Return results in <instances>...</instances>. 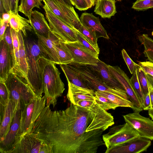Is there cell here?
I'll return each mask as SVG.
<instances>
[{
	"instance_id": "obj_38",
	"label": "cell",
	"mask_w": 153,
	"mask_h": 153,
	"mask_svg": "<svg viewBox=\"0 0 153 153\" xmlns=\"http://www.w3.org/2000/svg\"><path fill=\"white\" fill-rule=\"evenodd\" d=\"M153 8V0H137L132 8L138 11L145 10Z\"/></svg>"
},
{
	"instance_id": "obj_19",
	"label": "cell",
	"mask_w": 153,
	"mask_h": 153,
	"mask_svg": "<svg viewBox=\"0 0 153 153\" xmlns=\"http://www.w3.org/2000/svg\"><path fill=\"white\" fill-rule=\"evenodd\" d=\"M68 82V90L67 97L71 103L76 105L77 102L81 100H95V93L93 90L79 87L69 82Z\"/></svg>"
},
{
	"instance_id": "obj_56",
	"label": "cell",
	"mask_w": 153,
	"mask_h": 153,
	"mask_svg": "<svg viewBox=\"0 0 153 153\" xmlns=\"http://www.w3.org/2000/svg\"><path fill=\"white\" fill-rule=\"evenodd\" d=\"M42 0H41V1H42Z\"/></svg>"
},
{
	"instance_id": "obj_43",
	"label": "cell",
	"mask_w": 153,
	"mask_h": 153,
	"mask_svg": "<svg viewBox=\"0 0 153 153\" xmlns=\"http://www.w3.org/2000/svg\"><path fill=\"white\" fill-rule=\"evenodd\" d=\"M0 22V41H1L3 39L4 33L9 24V23L5 22L1 18Z\"/></svg>"
},
{
	"instance_id": "obj_18",
	"label": "cell",
	"mask_w": 153,
	"mask_h": 153,
	"mask_svg": "<svg viewBox=\"0 0 153 153\" xmlns=\"http://www.w3.org/2000/svg\"><path fill=\"white\" fill-rule=\"evenodd\" d=\"M13 68L12 58L7 44L0 41V81L5 82Z\"/></svg>"
},
{
	"instance_id": "obj_53",
	"label": "cell",
	"mask_w": 153,
	"mask_h": 153,
	"mask_svg": "<svg viewBox=\"0 0 153 153\" xmlns=\"http://www.w3.org/2000/svg\"><path fill=\"white\" fill-rule=\"evenodd\" d=\"M70 1L72 4V5L73 6L75 5V0H70Z\"/></svg>"
},
{
	"instance_id": "obj_2",
	"label": "cell",
	"mask_w": 153,
	"mask_h": 153,
	"mask_svg": "<svg viewBox=\"0 0 153 153\" xmlns=\"http://www.w3.org/2000/svg\"><path fill=\"white\" fill-rule=\"evenodd\" d=\"M39 60L46 106L52 105L54 107L57 98L62 96L65 90V85L56 64L43 56L40 57Z\"/></svg>"
},
{
	"instance_id": "obj_3",
	"label": "cell",
	"mask_w": 153,
	"mask_h": 153,
	"mask_svg": "<svg viewBox=\"0 0 153 153\" xmlns=\"http://www.w3.org/2000/svg\"><path fill=\"white\" fill-rule=\"evenodd\" d=\"M25 43L28 67V84L36 98L42 97L44 91L39 58L42 56H45L40 51L37 43L26 40Z\"/></svg>"
},
{
	"instance_id": "obj_23",
	"label": "cell",
	"mask_w": 153,
	"mask_h": 153,
	"mask_svg": "<svg viewBox=\"0 0 153 153\" xmlns=\"http://www.w3.org/2000/svg\"><path fill=\"white\" fill-rule=\"evenodd\" d=\"M18 34L19 42V74L18 75L22 77L28 84L27 78L28 67L25 41L22 34V31L21 30L19 31L18 32Z\"/></svg>"
},
{
	"instance_id": "obj_28",
	"label": "cell",
	"mask_w": 153,
	"mask_h": 153,
	"mask_svg": "<svg viewBox=\"0 0 153 153\" xmlns=\"http://www.w3.org/2000/svg\"><path fill=\"white\" fill-rule=\"evenodd\" d=\"M97 94L105 97L111 101L117 107H124L134 109V105L129 99L115 95L112 93L104 91H95Z\"/></svg>"
},
{
	"instance_id": "obj_22",
	"label": "cell",
	"mask_w": 153,
	"mask_h": 153,
	"mask_svg": "<svg viewBox=\"0 0 153 153\" xmlns=\"http://www.w3.org/2000/svg\"><path fill=\"white\" fill-rule=\"evenodd\" d=\"M115 0H96L94 12L101 18L110 19L117 13Z\"/></svg>"
},
{
	"instance_id": "obj_49",
	"label": "cell",
	"mask_w": 153,
	"mask_h": 153,
	"mask_svg": "<svg viewBox=\"0 0 153 153\" xmlns=\"http://www.w3.org/2000/svg\"><path fill=\"white\" fill-rule=\"evenodd\" d=\"M148 81L153 87V76L148 74L146 73Z\"/></svg>"
},
{
	"instance_id": "obj_6",
	"label": "cell",
	"mask_w": 153,
	"mask_h": 153,
	"mask_svg": "<svg viewBox=\"0 0 153 153\" xmlns=\"http://www.w3.org/2000/svg\"><path fill=\"white\" fill-rule=\"evenodd\" d=\"M45 97L36 98L25 106L21 111L20 135L22 137L31 132L33 126L40 114L46 106Z\"/></svg>"
},
{
	"instance_id": "obj_45",
	"label": "cell",
	"mask_w": 153,
	"mask_h": 153,
	"mask_svg": "<svg viewBox=\"0 0 153 153\" xmlns=\"http://www.w3.org/2000/svg\"><path fill=\"white\" fill-rule=\"evenodd\" d=\"M3 5L5 11L7 13L10 12L11 4L10 0H1Z\"/></svg>"
},
{
	"instance_id": "obj_1",
	"label": "cell",
	"mask_w": 153,
	"mask_h": 153,
	"mask_svg": "<svg viewBox=\"0 0 153 153\" xmlns=\"http://www.w3.org/2000/svg\"><path fill=\"white\" fill-rule=\"evenodd\" d=\"M111 126L88 108L71 103L62 110L52 111L46 106L30 132L52 153H96L105 145L103 132Z\"/></svg>"
},
{
	"instance_id": "obj_9",
	"label": "cell",
	"mask_w": 153,
	"mask_h": 153,
	"mask_svg": "<svg viewBox=\"0 0 153 153\" xmlns=\"http://www.w3.org/2000/svg\"><path fill=\"white\" fill-rule=\"evenodd\" d=\"M43 6L46 18L51 31L65 42H77L76 32L73 29L56 17L45 3Z\"/></svg>"
},
{
	"instance_id": "obj_55",
	"label": "cell",
	"mask_w": 153,
	"mask_h": 153,
	"mask_svg": "<svg viewBox=\"0 0 153 153\" xmlns=\"http://www.w3.org/2000/svg\"><path fill=\"white\" fill-rule=\"evenodd\" d=\"M152 35L153 36V31L152 32Z\"/></svg>"
},
{
	"instance_id": "obj_10",
	"label": "cell",
	"mask_w": 153,
	"mask_h": 153,
	"mask_svg": "<svg viewBox=\"0 0 153 153\" xmlns=\"http://www.w3.org/2000/svg\"><path fill=\"white\" fill-rule=\"evenodd\" d=\"M11 153H52V152L50 146L30 132L21 137Z\"/></svg>"
},
{
	"instance_id": "obj_30",
	"label": "cell",
	"mask_w": 153,
	"mask_h": 153,
	"mask_svg": "<svg viewBox=\"0 0 153 153\" xmlns=\"http://www.w3.org/2000/svg\"><path fill=\"white\" fill-rule=\"evenodd\" d=\"M10 99V94L5 82L0 81V120Z\"/></svg>"
},
{
	"instance_id": "obj_29",
	"label": "cell",
	"mask_w": 153,
	"mask_h": 153,
	"mask_svg": "<svg viewBox=\"0 0 153 153\" xmlns=\"http://www.w3.org/2000/svg\"><path fill=\"white\" fill-rule=\"evenodd\" d=\"M41 1V0H20L18 11L24 14L29 20L34 8L36 7L40 9V7H43Z\"/></svg>"
},
{
	"instance_id": "obj_39",
	"label": "cell",
	"mask_w": 153,
	"mask_h": 153,
	"mask_svg": "<svg viewBox=\"0 0 153 153\" xmlns=\"http://www.w3.org/2000/svg\"><path fill=\"white\" fill-rule=\"evenodd\" d=\"M121 52L122 57L127 66L130 73L131 74H133L135 68L139 65L132 61L125 49H123Z\"/></svg>"
},
{
	"instance_id": "obj_27",
	"label": "cell",
	"mask_w": 153,
	"mask_h": 153,
	"mask_svg": "<svg viewBox=\"0 0 153 153\" xmlns=\"http://www.w3.org/2000/svg\"><path fill=\"white\" fill-rule=\"evenodd\" d=\"M64 41L60 39L55 46L59 65L69 64L73 61L72 56Z\"/></svg>"
},
{
	"instance_id": "obj_50",
	"label": "cell",
	"mask_w": 153,
	"mask_h": 153,
	"mask_svg": "<svg viewBox=\"0 0 153 153\" xmlns=\"http://www.w3.org/2000/svg\"><path fill=\"white\" fill-rule=\"evenodd\" d=\"M5 11V10L2 3L1 0H0V13L1 16L4 13Z\"/></svg>"
},
{
	"instance_id": "obj_17",
	"label": "cell",
	"mask_w": 153,
	"mask_h": 153,
	"mask_svg": "<svg viewBox=\"0 0 153 153\" xmlns=\"http://www.w3.org/2000/svg\"><path fill=\"white\" fill-rule=\"evenodd\" d=\"M90 66L99 77L109 86L125 91L122 85L110 71L108 65L99 59L97 65Z\"/></svg>"
},
{
	"instance_id": "obj_8",
	"label": "cell",
	"mask_w": 153,
	"mask_h": 153,
	"mask_svg": "<svg viewBox=\"0 0 153 153\" xmlns=\"http://www.w3.org/2000/svg\"><path fill=\"white\" fill-rule=\"evenodd\" d=\"M140 136L137 131L128 123L114 126L102 136L107 149L126 142Z\"/></svg>"
},
{
	"instance_id": "obj_57",
	"label": "cell",
	"mask_w": 153,
	"mask_h": 153,
	"mask_svg": "<svg viewBox=\"0 0 153 153\" xmlns=\"http://www.w3.org/2000/svg\"></svg>"
},
{
	"instance_id": "obj_15",
	"label": "cell",
	"mask_w": 153,
	"mask_h": 153,
	"mask_svg": "<svg viewBox=\"0 0 153 153\" xmlns=\"http://www.w3.org/2000/svg\"><path fill=\"white\" fill-rule=\"evenodd\" d=\"M151 143L150 140L139 136L107 149L105 153H141L146 151Z\"/></svg>"
},
{
	"instance_id": "obj_11",
	"label": "cell",
	"mask_w": 153,
	"mask_h": 153,
	"mask_svg": "<svg viewBox=\"0 0 153 153\" xmlns=\"http://www.w3.org/2000/svg\"><path fill=\"white\" fill-rule=\"evenodd\" d=\"M134 112L123 116L126 123L137 131L140 137L153 140V121Z\"/></svg>"
},
{
	"instance_id": "obj_4",
	"label": "cell",
	"mask_w": 153,
	"mask_h": 153,
	"mask_svg": "<svg viewBox=\"0 0 153 153\" xmlns=\"http://www.w3.org/2000/svg\"><path fill=\"white\" fill-rule=\"evenodd\" d=\"M5 82L10 94L15 114L19 109L22 111L27 104L36 98L25 80L12 70Z\"/></svg>"
},
{
	"instance_id": "obj_34",
	"label": "cell",
	"mask_w": 153,
	"mask_h": 153,
	"mask_svg": "<svg viewBox=\"0 0 153 153\" xmlns=\"http://www.w3.org/2000/svg\"><path fill=\"white\" fill-rule=\"evenodd\" d=\"M11 30V28L9 25L4 33L3 39H4L7 44L13 62V68L12 70H14L16 67V61L13 45Z\"/></svg>"
},
{
	"instance_id": "obj_54",
	"label": "cell",
	"mask_w": 153,
	"mask_h": 153,
	"mask_svg": "<svg viewBox=\"0 0 153 153\" xmlns=\"http://www.w3.org/2000/svg\"><path fill=\"white\" fill-rule=\"evenodd\" d=\"M116 0L118 1H120L122 0Z\"/></svg>"
},
{
	"instance_id": "obj_37",
	"label": "cell",
	"mask_w": 153,
	"mask_h": 153,
	"mask_svg": "<svg viewBox=\"0 0 153 153\" xmlns=\"http://www.w3.org/2000/svg\"><path fill=\"white\" fill-rule=\"evenodd\" d=\"M138 80L143 95L149 93L148 80L145 73L138 66L137 67Z\"/></svg>"
},
{
	"instance_id": "obj_20",
	"label": "cell",
	"mask_w": 153,
	"mask_h": 153,
	"mask_svg": "<svg viewBox=\"0 0 153 153\" xmlns=\"http://www.w3.org/2000/svg\"><path fill=\"white\" fill-rule=\"evenodd\" d=\"M79 19L82 25L94 31L97 38L103 37L109 39L107 31L101 23L99 17H96L92 13H84Z\"/></svg>"
},
{
	"instance_id": "obj_47",
	"label": "cell",
	"mask_w": 153,
	"mask_h": 153,
	"mask_svg": "<svg viewBox=\"0 0 153 153\" xmlns=\"http://www.w3.org/2000/svg\"><path fill=\"white\" fill-rule=\"evenodd\" d=\"M11 12L9 13L6 12L3 13L1 15L0 18L5 22L9 23L11 16Z\"/></svg>"
},
{
	"instance_id": "obj_48",
	"label": "cell",
	"mask_w": 153,
	"mask_h": 153,
	"mask_svg": "<svg viewBox=\"0 0 153 153\" xmlns=\"http://www.w3.org/2000/svg\"><path fill=\"white\" fill-rule=\"evenodd\" d=\"M86 3L88 7L91 8L94 6L95 4L96 0H84Z\"/></svg>"
},
{
	"instance_id": "obj_7",
	"label": "cell",
	"mask_w": 153,
	"mask_h": 153,
	"mask_svg": "<svg viewBox=\"0 0 153 153\" xmlns=\"http://www.w3.org/2000/svg\"><path fill=\"white\" fill-rule=\"evenodd\" d=\"M54 14L71 27L77 29L81 24L72 5L61 0H42Z\"/></svg>"
},
{
	"instance_id": "obj_35",
	"label": "cell",
	"mask_w": 153,
	"mask_h": 153,
	"mask_svg": "<svg viewBox=\"0 0 153 153\" xmlns=\"http://www.w3.org/2000/svg\"><path fill=\"white\" fill-rule=\"evenodd\" d=\"M95 101L103 109H115L117 106L108 98L95 93Z\"/></svg>"
},
{
	"instance_id": "obj_25",
	"label": "cell",
	"mask_w": 153,
	"mask_h": 153,
	"mask_svg": "<svg viewBox=\"0 0 153 153\" xmlns=\"http://www.w3.org/2000/svg\"><path fill=\"white\" fill-rule=\"evenodd\" d=\"M9 24L11 28L16 32L21 31L25 36L27 35L26 30L31 31L33 29L29 20L21 16L18 13L12 12Z\"/></svg>"
},
{
	"instance_id": "obj_5",
	"label": "cell",
	"mask_w": 153,
	"mask_h": 153,
	"mask_svg": "<svg viewBox=\"0 0 153 153\" xmlns=\"http://www.w3.org/2000/svg\"><path fill=\"white\" fill-rule=\"evenodd\" d=\"M85 82L90 89L95 91H106L128 98L125 91L113 88L108 85L97 74L89 65L68 64Z\"/></svg>"
},
{
	"instance_id": "obj_51",
	"label": "cell",
	"mask_w": 153,
	"mask_h": 153,
	"mask_svg": "<svg viewBox=\"0 0 153 153\" xmlns=\"http://www.w3.org/2000/svg\"><path fill=\"white\" fill-rule=\"evenodd\" d=\"M148 113L150 117L153 120V108H151L148 110Z\"/></svg>"
},
{
	"instance_id": "obj_44",
	"label": "cell",
	"mask_w": 153,
	"mask_h": 153,
	"mask_svg": "<svg viewBox=\"0 0 153 153\" xmlns=\"http://www.w3.org/2000/svg\"><path fill=\"white\" fill-rule=\"evenodd\" d=\"M11 10L12 12L18 13V3L19 0H10Z\"/></svg>"
},
{
	"instance_id": "obj_42",
	"label": "cell",
	"mask_w": 153,
	"mask_h": 153,
	"mask_svg": "<svg viewBox=\"0 0 153 153\" xmlns=\"http://www.w3.org/2000/svg\"><path fill=\"white\" fill-rule=\"evenodd\" d=\"M142 106L143 110H148L151 108V101L149 93L144 95Z\"/></svg>"
},
{
	"instance_id": "obj_36",
	"label": "cell",
	"mask_w": 153,
	"mask_h": 153,
	"mask_svg": "<svg viewBox=\"0 0 153 153\" xmlns=\"http://www.w3.org/2000/svg\"><path fill=\"white\" fill-rule=\"evenodd\" d=\"M137 67L135 68L132 76L130 79L132 86L142 105L144 95L138 80Z\"/></svg>"
},
{
	"instance_id": "obj_21",
	"label": "cell",
	"mask_w": 153,
	"mask_h": 153,
	"mask_svg": "<svg viewBox=\"0 0 153 153\" xmlns=\"http://www.w3.org/2000/svg\"><path fill=\"white\" fill-rule=\"evenodd\" d=\"M30 24L36 33L48 38L51 30L44 15L36 10H33L29 20Z\"/></svg>"
},
{
	"instance_id": "obj_33",
	"label": "cell",
	"mask_w": 153,
	"mask_h": 153,
	"mask_svg": "<svg viewBox=\"0 0 153 153\" xmlns=\"http://www.w3.org/2000/svg\"><path fill=\"white\" fill-rule=\"evenodd\" d=\"M77 30L91 44L94 46L99 47L97 38L95 32L81 24Z\"/></svg>"
},
{
	"instance_id": "obj_26",
	"label": "cell",
	"mask_w": 153,
	"mask_h": 153,
	"mask_svg": "<svg viewBox=\"0 0 153 153\" xmlns=\"http://www.w3.org/2000/svg\"><path fill=\"white\" fill-rule=\"evenodd\" d=\"M60 66L64 73L68 82H69L79 87L90 89L79 75L68 65H60Z\"/></svg>"
},
{
	"instance_id": "obj_52",
	"label": "cell",
	"mask_w": 153,
	"mask_h": 153,
	"mask_svg": "<svg viewBox=\"0 0 153 153\" xmlns=\"http://www.w3.org/2000/svg\"><path fill=\"white\" fill-rule=\"evenodd\" d=\"M69 5H72L70 1V0H61Z\"/></svg>"
},
{
	"instance_id": "obj_41",
	"label": "cell",
	"mask_w": 153,
	"mask_h": 153,
	"mask_svg": "<svg viewBox=\"0 0 153 153\" xmlns=\"http://www.w3.org/2000/svg\"><path fill=\"white\" fill-rule=\"evenodd\" d=\"M74 6L79 11H85L89 9L84 0H75Z\"/></svg>"
},
{
	"instance_id": "obj_16",
	"label": "cell",
	"mask_w": 153,
	"mask_h": 153,
	"mask_svg": "<svg viewBox=\"0 0 153 153\" xmlns=\"http://www.w3.org/2000/svg\"><path fill=\"white\" fill-rule=\"evenodd\" d=\"M38 38L37 44L45 57L56 64L59 65L58 55L55 46L61 39L51 31L49 36L45 37L36 33Z\"/></svg>"
},
{
	"instance_id": "obj_24",
	"label": "cell",
	"mask_w": 153,
	"mask_h": 153,
	"mask_svg": "<svg viewBox=\"0 0 153 153\" xmlns=\"http://www.w3.org/2000/svg\"><path fill=\"white\" fill-rule=\"evenodd\" d=\"M15 114L13 104L10 99L1 120L0 127V142L2 141L10 129Z\"/></svg>"
},
{
	"instance_id": "obj_12",
	"label": "cell",
	"mask_w": 153,
	"mask_h": 153,
	"mask_svg": "<svg viewBox=\"0 0 153 153\" xmlns=\"http://www.w3.org/2000/svg\"><path fill=\"white\" fill-rule=\"evenodd\" d=\"M21 111L18 110L15 113L10 129L4 140L0 142L1 153H11L19 143L20 135Z\"/></svg>"
},
{
	"instance_id": "obj_32",
	"label": "cell",
	"mask_w": 153,
	"mask_h": 153,
	"mask_svg": "<svg viewBox=\"0 0 153 153\" xmlns=\"http://www.w3.org/2000/svg\"><path fill=\"white\" fill-rule=\"evenodd\" d=\"M74 29L78 41L93 55L98 58L100 53L99 47H97L93 45L77 30Z\"/></svg>"
},
{
	"instance_id": "obj_31",
	"label": "cell",
	"mask_w": 153,
	"mask_h": 153,
	"mask_svg": "<svg viewBox=\"0 0 153 153\" xmlns=\"http://www.w3.org/2000/svg\"><path fill=\"white\" fill-rule=\"evenodd\" d=\"M138 38L144 46L143 53L145 56L148 60L153 62V40L145 34L139 36Z\"/></svg>"
},
{
	"instance_id": "obj_14",
	"label": "cell",
	"mask_w": 153,
	"mask_h": 153,
	"mask_svg": "<svg viewBox=\"0 0 153 153\" xmlns=\"http://www.w3.org/2000/svg\"><path fill=\"white\" fill-rule=\"evenodd\" d=\"M73 58L69 64L96 65L99 59L88 51L78 41L68 42L64 41Z\"/></svg>"
},
{
	"instance_id": "obj_40",
	"label": "cell",
	"mask_w": 153,
	"mask_h": 153,
	"mask_svg": "<svg viewBox=\"0 0 153 153\" xmlns=\"http://www.w3.org/2000/svg\"><path fill=\"white\" fill-rule=\"evenodd\" d=\"M138 65L146 73L153 76V62L150 61L139 62Z\"/></svg>"
},
{
	"instance_id": "obj_13",
	"label": "cell",
	"mask_w": 153,
	"mask_h": 153,
	"mask_svg": "<svg viewBox=\"0 0 153 153\" xmlns=\"http://www.w3.org/2000/svg\"><path fill=\"white\" fill-rule=\"evenodd\" d=\"M111 74L122 85L130 100L134 105V112H139L143 110L142 104L134 89L130 79L126 73L117 66H112L108 65Z\"/></svg>"
},
{
	"instance_id": "obj_46",
	"label": "cell",
	"mask_w": 153,
	"mask_h": 153,
	"mask_svg": "<svg viewBox=\"0 0 153 153\" xmlns=\"http://www.w3.org/2000/svg\"><path fill=\"white\" fill-rule=\"evenodd\" d=\"M148 84L152 108H153V87L148 81Z\"/></svg>"
}]
</instances>
